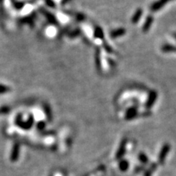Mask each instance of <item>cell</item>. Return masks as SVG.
Here are the masks:
<instances>
[{
    "instance_id": "cell-1",
    "label": "cell",
    "mask_w": 176,
    "mask_h": 176,
    "mask_svg": "<svg viewBox=\"0 0 176 176\" xmlns=\"http://www.w3.org/2000/svg\"><path fill=\"white\" fill-rule=\"evenodd\" d=\"M157 93L155 92V90H152L150 92V93H149L148 95V100H147L146 103H145V108L146 109H151L152 106L154 105L155 101H156L157 99Z\"/></svg>"
},
{
    "instance_id": "cell-2",
    "label": "cell",
    "mask_w": 176,
    "mask_h": 176,
    "mask_svg": "<svg viewBox=\"0 0 176 176\" xmlns=\"http://www.w3.org/2000/svg\"><path fill=\"white\" fill-rule=\"evenodd\" d=\"M169 150H170V146H169V145L168 144H165L162 147V148H161L159 155V162L161 164H162L165 161L166 157H167V154H168Z\"/></svg>"
},
{
    "instance_id": "cell-3",
    "label": "cell",
    "mask_w": 176,
    "mask_h": 176,
    "mask_svg": "<svg viewBox=\"0 0 176 176\" xmlns=\"http://www.w3.org/2000/svg\"><path fill=\"white\" fill-rule=\"evenodd\" d=\"M172 1V0H158V1L155 2L154 3H153L151 6V11H157L161 10L166 4L168 3L169 2Z\"/></svg>"
},
{
    "instance_id": "cell-4",
    "label": "cell",
    "mask_w": 176,
    "mask_h": 176,
    "mask_svg": "<svg viewBox=\"0 0 176 176\" xmlns=\"http://www.w3.org/2000/svg\"><path fill=\"white\" fill-rule=\"evenodd\" d=\"M153 21H154V18H153V16L151 15H149L148 17H147L146 20H145L144 24H143L142 26V30L144 32H147L150 30L151 26H152V24Z\"/></svg>"
},
{
    "instance_id": "cell-5",
    "label": "cell",
    "mask_w": 176,
    "mask_h": 176,
    "mask_svg": "<svg viewBox=\"0 0 176 176\" xmlns=\"http://www.w3.org/2000/svg\"><path fill=\"white\" fill-rule=\"evenodd\" d=\"M138 114L137 109L136 107H131L127 110L126 113V120H132L137 117Z\"/></svg>"
},
{
    "instance_id": "cell-6",
    "label": "cell",
    "mask_w": 176,
    "mask_h": 176,
    "mask_svg": "<svg viewBox=\"0 0 176 176\" xmlns=\"http://www.w3.org/2000/svg\"><path fill=\"white\" fill-rule=\"evenodd\" d=\"M126 30L124 28H120L118 29V30H114L113 31H112L110 32V37L112 38H119V37H121L123 35H124L126 34Z\"/></svg>"
},
{
    "instance_id": "cell-7",
    "label": "cell",
    "mask_w": 176,
    "mask_h": 176,
    "mask_svg": "<svg viewBox=\"0 0 176 176\" xmlns=\"http://www.w3.org/2000/svg\"><path fill=\"white\" fill-rule=\"evenodd\" d=\"M142 13H143V11L142 9H140V8H139L135 12L134 15L132 16V21L133 24H136L139 21V20L140 19V18L142 17Z\"/></svg>"
},
{
    "instance_id": "cell-8",
    "label": "cell",
    "mask_w": 176,
    "mask_h": 176,
    "mask_svg": "<svg viewBox=\"0 0 176 176\" xmlns=\"http://www.w3.org/2000/svg\"><path fill=\"white\" fill-rule=\"evenodd\" d=\"M161 51L164 52H176V46L171 44H164L161 46Z\"/></svg>"
},
{
    "instance_id": "cell-9",
    "label": "cell",
    "mask_w": 176,
    "mask_h": 176,
    "mask_svg": "<svg viewBox=\"0 0 176 176\" xmlns=\"http://www.w3.org/2000/svg\"><path fill=\"white\" fill-rule=\"evenodd\" d=\"M41 11H42V13H44V15L46 17V18H48L49 21L50 22H52V23L53 24H57L56 18H54V16H53L52 13H49L48 11H45L44 9H41Z\"/></svg>"
},
{
    "instance_id": "cell-10",
    "label": "cell",
    "mask_w": 176,
    "mask_h": 176,
    "mask_svg": "<svg viewBox=\"0 0 176 176\" xmlns=\"http://www.w3.org/2000/svg\"><path fill=\"white\" fill-rule=\"evenodd\" d=\"M156 167H157L156 164H153L149 167L148 170L145 172V176H151V175L153 173V172L155 171V169H156Z\"/></svg>"
},
{
    "instance_id": "cell-11",
    "label": "cell",
    "mask_w": 176,
    "mask_h": 176,
    "mask_svg": "<svg viewBox=\"0 0 176 176\" xmlns=\"http://www.w3.org/2000/svg\"><path fill=\"white\" fill-rule=\"evenodd\" d=\"M139 159H140V161H141V162H142V164H148L149 162L148 156H147V155L143 153H141L139 155Z\"/></svg>"
},
{
    "instance_id": "cell-12",
    "label": "cell",
    "mask_w": 176,
    "mask_h": 176,
    "mask_svg": "<svg viewBox=\"0 0 176 176\" xmlns=\"http://www.w3.org/2000/svg\"><path fill=\"white\" fill-rule=\"evenodd\" d=\"M95 36L97 37L100 39H102L104 38V32L101 28L97 27L95 30Z\"/></svg>"
},
{
    "instance_id": "cell-13",
    "label": "cell",
    "mask_w": 176,
    "mask_h": 176,
    "mask_svg": "<svg viewBox=\"0 0 176 176\" xmlns=\"http://www.w3.org/2000/svg\"><path fill=\"white\" fill-rule=\"evenodd\" d=\"M11 90L9 87H7V86L3 85H0V94H4L7 93Z\"/></svg>"
},
{
    "instance_id": "cell-14",
    "label": "cell",
    "mask_w": 176,
    "mask_h": 176,
    "mask_svg": "<svg viewBox=\"0 0 176 176\" xmlns=\"http://www.w3.org/2000/svg\"><path fill=\"white\" fill-rule=\"evenodd\" d=\"M120 167L123 171H126L128 167V163L126 161H123L120 162Z\"/></svg>"
},
{
    "instance_id": "cell-15",
    "label": "cell",
    "mask_w": 176,
    "mask_h": 176,
    "mask_svg": "<svg viewBox=\"0 0 176 176\" xmlns=\"http://www.w3.org/2000/svg\"><path fill=\"white\" fill-rule=\"evenodd\" d=\"M12 2H13V6L16 8V9L20 10L24 7V3L23 2H16V1H14V0H13Z\"/></svg>"
},
{
    "instance_id": "cell-16",
    "label": "cell",
    "mask_w": 176,
    "mask_h": 176,
    "mask_svg": "<svg viewBox=\"0 0 176 176\" xmlns=\"http://www.w3.org/2000/svg\"><path fill=\"white\" fill-rule=\"evenodd\" d=\"M125 147H126V141L124 140V142H123L122 145H120V148L119 151V155H122L123 154H124L125 152Z\"/></svg>"
},
{
    "instance_id": "cell-17",
    "label": "cell",
    "mask_w": 176,
    "mask_h": 176,
    "mask_svg": "<svg viewBox=\"0 0 176 176\" xmlns=\"http://www.w3.org/2000/svg\"><path fill=\"white\" fill-rule=\"evenodd\" d=\"M79 33H80V31H79V30H75V31L71 32L70 35H69V37H71V38H74V37H76V36L79 35Z\"/></svg>"
},
{
    "instance_id": "cell-18",
    "label": "cell",
    "mask_w": 176,
    "mask_h": 176,
    "mask_svg": "<svg viewBox=\"0 0 176 176\" xmlns=\"http://www.w3.org/2000/svg\"><path fill=\"white\" fill-rule=\"evenodd\" d=\"M23 22H26V23L31 24L33 23V19H32V18L31 17H26L25 19L23 20Z\"/></svg>"
},
{
    "instance_id": "cell-19",
    "label": "cell",
    "mask_w": 176,
    "mask_h": 176,
    "mask_svg": "<svg viewBox=\"0 0 176 176\" xmlns=\"http://www.w3.org/2000/svg\"><path fill=\"white\" fill-rule=\"evenodd\" d=\"M46 2L47 5H49V7H54V3L52 1H51V0H46Z\"/></svg>"
},
{
    "instance_id": "cell-20",
    "label": "cell",
    "mask_w": 176,
    "mask_h": 176,
    "mask_svg": "<svg viewBox=\"0 0 176 176\" xmlns=\"http://www.w3.org/2000/svg\"><path fill=\"white\" fill-rule=\"evenodd\" d=\"M69 0H63V2H62V4L63 5H64V4H65V3H67V2H68Z\"/></svg>"
},
{
    "instance_id": "cell-21",
    "label": "cell",
    "mask_w": 176,
    "mask_h": 176,
    "mask_svg": "<svg viewBox=\"0 0 176 176\" xmlns=\"http://www.w3.org/2000/svg\"><path fill=\"white\" fill-rule=\"evenodd\" d=\"M174 37H175V38H176V35H174Z\"/></svg>"
},
{
    "instance_id": "cell-22",
    "label": "cell",
    "mask_w": 176,
    "mask_h": 176,
    "mask_svg": "<svg viewBox=\"0 0 176 176\" xmlns=\"http://www.w3.org/2000/svg\"><path fill=\"white\" fill-rule=\"evenodd\" d=\"M0 1H2V0H0Z\"/></svg>"
}]
</instances>
